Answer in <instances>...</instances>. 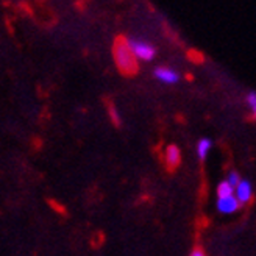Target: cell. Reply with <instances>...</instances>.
<instances>
[{"mask_svg":"<svg viewBox=\"0 0 256 256\" xmlns=\"http://www.w3.org/2000/svg\"><path fill=\"white\" fill-rule=\"evenodd\" d=\"M112 55H114V62H116L118 69L120 74L130 76L138 72V58L133 54V50L130 47V41L124 36H118L116 41L112 46Z\"/></svg>","mask_w":256,"mask_h":256,"instance_id":"1","label":"cell"},{"mask_svg":"<svg viewBox=\"0 0 256 256\" xmlns=\"http://www.w3.org/2000/svg\"><path fill=\"white\" fill-rule=\"evenodd\" d=\"M128 41H130V47L138 60L150 61V60H153V56H155V48H153L148 42L139 41V40H128Z\"/></svg>","mask_w":256,"mask_h":256,"instance_id":"2","label":"cell"},{"mask_svg":"<svg viewBox=\"0 0 256 256\" xmlns=\"http://www.w3.org/2000/svg\"><path fill=\"white\" fill-rule=\"evenodd\" d=\"M164 161H166V166H168L169 170H174L178 168V164L182 161V153H180V148L176 146H168L164 152Z\"/></svg>","mask_w":256,"mask_h":256,"instance_id":"3","label":"cell"},{"mask_svg":"<svg viewBox=\"0 0 256 256\" xmlns=\"http://www.w3.org/2000/svg\"><path fill=\"white\" fill-rule=\"evenodd\" d=\"M240 206V202L232 196V197H226V198H219L217 200V210L224 214H232V212H236Z\"/></svg>","mask_w":256,"mask_h":256,"instance_id":"4","label":"cell"},{"mask_svg":"<svg viewBox=\"0 0 256 256\" xmlns=\"http://www.w3.org/2000/svg\"><path fill=\"white\" fill-rule=\"evenodd\" d=\"M236 198L244 204V203H248L250 198H252V184L246 180H242L239 183V186L236 188Z\"/></svg>","mask_w":256,"mask_h":256,"instance_id":"5","label":"cell"},{"mask_svg":"<svg viewBox=\"0 0 256 256\" xmlns=\"http://www.w3.org/2000/svg\"><path fill=\"white\" fill-rule=\"evenodd\" d=\"M155 76L158 80L164 82V83H176L178 82V74L174 72L169 68H160L155 70Z\"/></svg>","mask_w":256,"mask_h":256,"instance_id":"6","label":"cell"},{"mask_svg":"<svg viewBox=\"0 0 256 256\" xmlns=\"http://www.w3.org/2000/svg\"><path fill=\"white\" fill-rule=\"evenodd\" d=\"M234 190L236 189L228 182H222L219 184V188H217V196H219V198H226V197H232Z\"/></svg>","mask_w":256,"mask_h":256,"instance_id":"7","label":"cell"},{"mask_svg":"<svg viewBox=\"0 0 256 256\" xmlns=\"http://www.w3.org/2000/svg\"><path fill=\"white\" fill-rule=\"evenodd\" d=\"M211 148V140L210 139H202L198 146H197V153H198V158L200 160H204L208 155V152Z\"/></svg>","mask_w":256,"mask_h":256,"instance_id":"8","label":"cell"},{"mask_svg":"<svg viewBox=\"0 0 256 256\" xmlns=\"http://www.w3.org/2000/svg\"><path fill=\"white\" fill-rule=\"evenodd\" d=\"M108 111H110V116H111V119H112V122H114V125H120V118H119V112H118V110H116V106L114 105H108Z\"/></svg>","mask_w":256,"mask_h":256,"instance_id":"9","label":"cell"},{"mask_svg":"<svg viewBox=\"0 0 256 256\" xmlns=\"http://www.w3.org/2000/svg\"><path fill=\"white\" fill-rule=\"evenodd\" d=\"M226 182H228L230 184H232V186H233V188L236 189V188L239 186V183H240L242 180H240V176H239V175H238L236 172H232V174L228 175V180H226Z\"/></svg>","mask_w":256,"mask_h":256,"instance_id":"10","label":"cell"},{"mask_svg":"<svg viewBox=\"0 0 256 256\" xmlns=\"http://www.w3.org/2000/svg\"><path fill=\"white\" fill-rule=\"evenodd\" d=\"M247 104L250 105L252 111H253V116L256 118V92H250L247 97Z\"/></svg>","mask_w":256,"mask_h":256,"instance_id":"11","label":"cell"},{"mask_svg":"<svg viewBox=\"0 0 256 256\" xmlns=\"http://www.w3.org/2000/svg\"><path fill=\"white\" fill-rule=\"evenodd\" d=\"M189 60L196 61V62H203V55L196 52V50H190V52H189Z\"/></svg>","mask_w":256,"mask_h":256,"instance_id":"12","label":"cell"},{"mask_svg":"<svg viewBox=\"0 0 256 256\" xmlns=\"http://www.w3.org/2000/svg\"><path fill=\"white\" fill-rule=\"evenodd\" d=\"M190 256H206V254H204V252L202 250V248H194V250H192V253H190Z\"/></svg>","mask_w":256,"mask_h":256,"instance_id":"13","label":"cell"},{"mask_svg":"<svg viewBox=\"0 0 256 256\" xmlns=\"http://www.w3.org/2000/svg\"><path fill=\"white\" fill-rule=\"evenodd\" d=\"M50 204H52V208H54V210H56V211H60V212H64V208L58 206V204H60V203H55V202H50Z\"/></svg>","mask_w":256,"mask_h":256,"instance_id":"14","label":"cell"}]
</instances>
